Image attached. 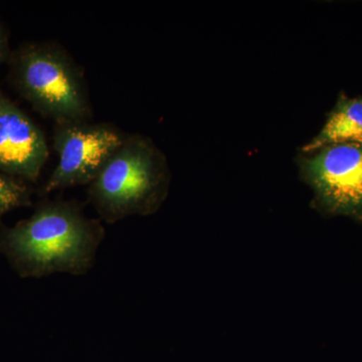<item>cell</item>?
Segmentation results:
<instances>
[{"label": "cell", "instance_id": "1", "mask_svg": "<svg viewBox=\"0 0 362 362\" xmlns=\"http://www.w3.org/2000/svg\"><path fill=\"white\" fill-rule=\"evenodd\" d=\"M105 238L101 221L76 202H42L30 218L0 230V254L21 278L84 275Z\"/></svg>", "mask_w": 362, "mask_h": 362}, {"label": "cell", "instance_id": "2", "mask_svg": "<svg viewBox=\"0 0 362 362\" xmlns=\"http://www.w3.org/2000/svg\"><path fill=\"white\" fill-rule=\"evenodd\" d=\"M170 170L163 152L147 136L127 134L89 185L100 218L115 223L129 216L156 214L165 201Z\"/></svg>", "mask_w": 362, "mask_h": 362}, {"label": "cell", "instance_id": "3", "mask_svg": "<svg viewBox=\"0 0 362 362\" xmlns=\"http://www.w3.org/2000/svg\"><path fill=\"white\" fill-rule=\"evenodd\" d=\"M7 65L14 89L45 118L54 123L92 119L84 71L61 45L25 42L11 52Z\"/></svg>", "mask_w": 362, "mask_h": 362}, {"label": "cell", "instance_id": "4", "mask_svg": "<svg viewBox=\"0 0 362 362\" xmlns=\"http://www.w3.org/2000/svg\"><path fill=\"white\" fill-rule=\"evenodd\" d=\"M300 176L313 192L311 206L323 216L362 223V143L329 145L302 153Z\"/></svg>", "mask_w": 362, "mask_h": 362}, {"label": "cell", "instance_id": "5", "mask_svg": "<svg viewBox=\"0 0 362 362\" xmlns=\"http://www.w3.org/2000/svg\"><path fill=\"white\" fill-rule=\"evenodd\" d=\"M126 136L111 123H54L52 144L59 160L42 194L90 185Z\"/></svg>", "mask_w": 362, "mask_h": 362}, {"label": "cell", "instance_id": "6", "mask_svg": "<svg viewBox=\"0 0 362 362\" xmlns=\"http://www.w3.org/2000/svg\"><path fill=\"white\" fill-rule=\"evenodd\" d=\"M49 157L44 131L0 88V173L33 182Z\"/></svg>", "mask_w": 362, "mask_h": 362}, {"label": "cell", "instance_id": "7", "mask_svg": "<svg viewBox=\"0 0 362 362\" xmlns=\"http://www.w3.org/2000/svg\"><path fill=\"white\" fill-rule=\"evenodd\" d=\"M362 143V97L341 95L320 132L302 147L311 153L329 145Z\"/></svg>", "mask_w": 362, "mask_h": 362}, {"label": "cell", "instance_id": "8", "mask_svg": "<svg viewBox=\"0 0 362 362\" xmlns=\"http://www.w3.org/2000/svg\"><path fill=\"white\" fill-rule=\"evenodd\" d=\"M32 189L25 181L0 173V218L4 214L30 206Z\"/></svg>", "mask_w": 362, "mask_h": 362}, {"label": "cell", "instance_id": "9", "mask_svg": "<svg viewBox=\"0 0 362 362\" xmlns=\"http://www.w3.org/2000/svg\"><path fill=\"white\" fill-rule=\"evenodd\" d=\"M13 49L9 42V33L4 21L0 20V65L6 63L11 58Z\"/></svg>", "mask_w": 362, "mask_h": 362}]
</instances>
